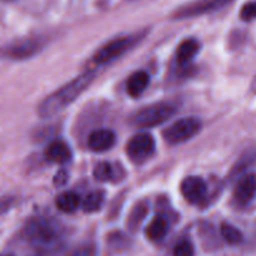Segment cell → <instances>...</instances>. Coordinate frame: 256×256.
<instances>
[{
  "mask_svg": "<svg viewBox=\"0 0 256 256\" xmlns=\"http://www.w3.org/2000/svg\"><path fill=\"white\" fill-rule=\"evenodd\" d=\"M150 82V76L146 72H135L134 74L130 75V78L128 79L126 82V90L128 94L132 95V98H136L139 95H142L145 92V89L148 88Z\"/></svg>",
  "mask_w": 256,
  "mask_h": 256,
  "instance_id": "4fadbf2b",
  "label": "cell"
},
{
  "mask_svg": "<svg viewBox=\"0 0 256 256\" xmlns=\"http://www.w3.org/2000/svg\"><path fill=\"white\" fill-rule=\"evenodd\" d=\"M176 109L170 102H158L138 110L132 116V124L139 128H152L168 122Z\"/></svg>",
  "mask_w": 256,
  "mask_h": 256,
  "instance_id": "3957f363",
  "label": "cell"
},
{
  "mask_svg": "<svg viewBox=\"0 0 256 256\" xmlns=\"http://www.w3.org/2000/svg\"><path fill=\"white\" fill-rule=\"evenodd\" d=\"M115 142H116V135L114 134V132L108 129H99L90 134L88 145L92 152H102L112 149Z\"/></svg>",
  "mask_w": 256,
  "mask_h": 256,
  "instance_id": "30bf717a",
  "label": "cell"
},
{
  "mask_svg": "<svg viewBox=\"0 0 256 256\" xmlns=\"http://www.w3.org/2000/svg\"><path fill=\"white\" fill-rule=\"evenodd\" d=\"M220 234H222V239L230 245H239L242 242V232H240L238 228H235L234 225L228 224V222H224L220 226Z\"/></svg>",
  "mask_w": 256,
  "mask_h": 256,
  "instance_id": "e0dca14e",
  "label": "cell"
},
{
  "mask_svg": "<svg viewBox=\"0 0 256 256\" xmlns=\"http://www.w3.org/2000/svg\"><path fill=\"white\" fill-rule=\"evenodd\" d=\"M138 39H139V36L128 35V36L116 38V39L106 42L92 55V64L95 66H102V65L109 64L112 60L118 59L122 55H124L125 52H129L136 44Z\"/></svg>",
  "mask_w": 256,
  "mask_h": 256,
  "instance_id": "277c9868",
  "label": "cell"
},
{
  "mask_svg": "<svg viewBox=\"0 0 256 256\" xmlns=\"http://www.w3.org/2000/svg\"><path fill=\"white\" fill-rule=\"evenodd\" d=\"M24 235L30 244L42 250H52L62 242V230L52 222L36 218L28 222Z\"/></svg>",
  "mask_w": 256,
  "mask_h": 256,
  "instance_id": "7a4b0ae2",
  "label": "cell"
},
{
  "mask_svg": "<svg viewBox=\"0 0 256 256\" xmlns=\"http://www.w3.org/2000/svg\"><path fill=\"white\" fill-rule=\"evenodd\" d=\"M168 232H169L168 222L164 218L158 216L154 220H152V222L148 225V228L145 229V235H146V238L150 242H156L164 239L166 236Z\"/></svg>",
  "mask_w": 256,
  "mask_h": 256,
  "instance_id": "5bb4252c",
  "label": "cell"
},
{
  "mask_svg": "<svg viewBox=\"0 0 256 256\" xmlns=\"http://www.w3.org/2000/svg\"><path fill=\"white\" fill-rule=\"evenodd\" d=\"M202 129V122L196 118H184L164 130L162 136L170 145H178L192 139Z\"/></svg>",
  "mask_w": 256,
  "mask_h": 256,
  "instance_id": "5b68a950",
  "label": "cell"
},
{
  "mask_svg": "<svg viewBox=\"0 0 256 256\" xmlns=\"http://www.w3.org/2000/svg\"><path fill=\"white\" fill-rule=\"evenodd\" d=\"M80 198L79 195L72 192H66L60 194L56 198L58 209L64 212H72L79 208Z\"/></svg>",
  "mask_w": 256,
  "mask_h": 256,
  "instance_id": "2e32d148",
  "label": "cell"
},
{
  "mask_svg": "<svg viewBox=\"0 0 256 256\" xmlns=\"http://www.w3.org/2000/svg\"><path fill=\"white\" fill-rule=\"evenodd\" d=\"M172 256H195V248L190 240H180L172 250Z\"/></svg>",
  "mask_w": 256,
  "mask_h": 256,
  "instance_id": "ffe728a7",
  "label": "cell"
},
{
  "mask_svg": "<svg viewBox=\"0 0 256 256\" xmlns=\"http://www.w3.org/2000/svg\"><path fill=\"white\" fill-rule=\"evenodd\" d=\"M155 139L152 135L142 132L129 140L126 145V154L135 162H142L152 156L155 152Z\"/></svg>",
  "mask_w": 256,
  "mask_h": 256,
  "instance_id": "8992f818",
  "label": "cell"
},
{
  "mask_svg": "<svg viewBox=\"0 0 256 256\" xmlns=\"http://www.w3.org/2000/svg\"><path fill=\"white\" fill-rule=\"evenodd\" d=\"M72 256H95V249L92 245H82L74 250Z\"/></svg>",
  "mask_w": 256,
  "mask_h": 256,
  "instance_id": "7402d4cb",
  "label": "cell"
},
{
  "mask_svg": "<svg viewBox=\"0 0 256 256\" xmlns=\"http://www.w3.org/2000/svg\"><path fill=\"white\" fill-rule=\"evenodd\" d=\"M102 202H104V192H92L85 196L82 202V206L85 212H95L102 209Z\"/></svg>",
  "mask_w": 256,
  "mask_h": 256,
  "instance_id": "ac0fdd59",
  "label": "cell"
},
{
  "mask_svg": "<svg viewBox=\"0 0 256 256\" xmlns=\"http://www.w3.org/2000/svg\"><path fill=\"white\" fill-rule=\"evenodd\" d=\"M256 196V174L250 172L238 182L234 190V198L240 205H246Z\"/></svg>",
  "mask_w": 256,
  "mask_h": 256,
  "instance_id": "9c48e42d",
  "label": "cell"
},
{
  "mask_svg": "<svg viewBox=\"0 0 256 256\" xmlns=\"http://www.w3.org/2000/svg\"><path fill=\"white\" fill-rule=\"evenodd\" d=\"M232 2H234V0H196V2H192L178 9L172 16L175 19H188V18L199 16V15L222 9Z\"/></svg>",
  "mask_w": 256,
  "mask_h": 256,
  "instance_id": "52a82bcc",
  "label": "cell"
},
{
  "mask_svg": "<svg viewBox=\"0 0 256 256\" xmlns=\"http://www.w3.org/2000/svg\"><path fill=\"white\" fill-rule=\"evenodd\" d=\"M2 256H15V255H12V254H6V255H2Z\"/></svg>",
  "mask_w": 256,
  "mask_h": 256,
  "instance_id": "cb8c5ba5",
  "label": "cell"
},
{
  "mask_svg": "<svg viewBox=\"0 0 256 256\" xmlns=\"http://www.w3.org/2000/svg\"><path fill=\"white\" fill-rule=\"evenodd\" d=\"M42 48V42L38 39L19 40L6 48V52L12 59H25L36 54Z\"/></svg>",
  "mask_w": 256,
  "mask_h": 256,
  "instance_id": "8fae6325",
  "label": "cell"
},
{
  "mask_svg": "<svg viewBox=\"0 0 256 256\" xmlns=\"http://www.w3.org/2000/svg\"><path fill=\"white\" fill-rule=\"evenodd\" d=\"M199 52V42L195 39H186L179 45L176 50V60L179 64L185 65L194 59Z\"/></svg>",
  "mask_w": 256,
  "mask_h": 256,
  "instance_id": "9a60e30c",
  "label": "cell"
},
{
  "mask_svg": "<svg viewBox=\"0 0 256 256\" xmlns=\"http://www.w3.org/2000/svg\"><path fill=\"white\" fill-rule=\"evenodd\" d=\"M240 18L244 22H252L256 19V0L248 2L242 6V12H240Z\"/></svg>",
  "mask_w": 256,
  "mask_h": 256,
  "instance_id": "44dd1931",
  "label": "cell"
},
{
  "mask_svg": "<svg viewBox=\"0 0 256 256\" xmlns=\"http://www.w3.org/2000/svg\"><path fill=\"white\" fill-rule=\"evenodd\" d=\"M115 176V169L110 162H100L94 169V178L98 182H110Z\"/></svg>",
  "mask_w": 256,
  "mask_h": 256,
  "instance_id": "d6986e66",
  "label": "cell"
},
{
  "mask_svg": "<svg viewBox=\"0 0 256 256\" xmlns=\"http://www.w3.org/2000/svg\"><path fill=\"white\" fill-rule=\"evenodd\" d=\"M180 190L186 202H189L190 204H199L206 196L208 186L202 178L188 176L182 182Z\"/></svg>",
  "mask_w": 256,
  "mask_h": 256,
  "instance_id": "ba28073f",
  "label": "cell"
},
{
  "mask_svg": "<svg viewBox=\"0 0 256 256\" xmlns=\"http://www.w3.org/2000/svg\"><path fill=\"white\" fill-rule=\"evenodd\" d=\"M66 182H68V174L64 172V170H62V172H59L56 175H55L54 182L55 185H58V186H62V185H64Z\"/></svg>",
  "mask_w": 256,
  "mask_h": 256,
  "instance_id": "603a6c76",
  "label": "cell"
},
{
  "mask_svg": "<svg viewBox=\"0 0 256 256\" xmlns=\"http://www.w3.org/2000/svg\"><path fill=\"white\" fill-rule=\"evenodd\" d=\"M94 79L95 72L89 70V72L79 75L74 80L55 90L52 94L45 98L39 104V106H38L39 116L46 119V118H52L54 115L59 114L68 105L74 102L76 98L82 95L88 89V86L94 82Z\"/></svg>",
  "mask_w": 256,
  "mask_h": 256,
  "instance_id": "6da1fadb",
  "label": "cell"
},
{
  "mask_svg": "<svg viewBox=\"0 0 256 256\" xmlns=\"http://www.w3.org/2000/svg\"><path fill=\"white\" fill-rule=\"evenodd\" d=\"M45 158L56 164H66L72 160V150L66 142L62 140L52 142L45 152Z\"/></svg>",
  "mask_w": 256,
  "mask_h": 256,
  "instance_id": "7c38bea8",
  "label": "cell"
}]
</instances>
